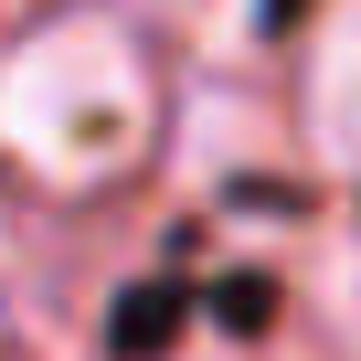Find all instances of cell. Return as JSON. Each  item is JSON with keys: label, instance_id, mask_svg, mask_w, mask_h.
Here are the masks:
<instances>
[{"label": "cell", "instance_id": "obj_1", "mask_svg": "<svg viewBox=\"0 0 361 361\" xmlns=\"http://www.w3.org/2000/svg\"><path fill=\"white\" fill-rule=\"evenodd\" d=\"M149 138V64L117 22L75 11L43 22L32 43H11L0 64V149L43 180H106L128 170Z\"/></svg>", "mask_w": 361, "mask_h": 361}, {"label": "cell", "instance_id": "obj_2", "mask_svg": "<svg viewBox=\"0 0 361 361\" xmlns=\"http://www.w3.org/2000/svg\"><path fill=\"white\" fill-rule=\"evenodd\" d=\"M308 128H319L329 159L361 170V0H350V11L319 32V54H308Z\"/></svg>", "mask_w": 361, "mask_h": 361}]
</instances>
